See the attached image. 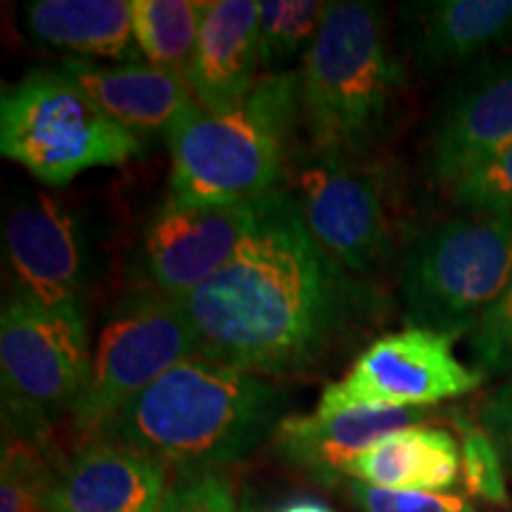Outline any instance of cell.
<instances>
[{
	"instance_id": "obj_1",
	"label": "cell",
	"mask_w": 512,
	"mask_h": 512,
	"mask_svg": "<svg viewBox=\"0 0 512 512\" xmlns=\"http://www.w3.org/2000/svg\"><path fill=\"white\" fill-rule=\"evenodd\" d=\"M183 309L202 356L271 380L325 366L373 323L380 299L325 252L280 188L261 197L245 242Z\"/></svg>"
},
{
	"instance_id": "obj_2",
	"label": "cell",
	"mask_w": 512,
	"mask_h": 512,
	"mask_svg": "<svg viewBox=\"0 0 512 512\" xmlns=\"http://www.w3.org/2000/svg\"><path fill=\"white\" fill-rule=\"evenodd\" d=\"M285 408L283 387L195 354L124 403L95 437L128 444L178 470H219L273 439Z\"/></svg>"
},
{
	"instance_id": "obj_3",
	"label": "cell",
	"mask_w": 512,
	"mask_h": 512,
	"mask_svg": "<svg viewBox=\"0 0 512 512\" xmlns=\"http://www.w3.org/2000/svg\"><path fill=\"white\" fill-rule=\"evenodd\" d=\"M302 124L299 69L261 74L228 112L190 114L169 138L166 200L183 207L249 204L280 190Z\"/></svg>"
},
{
	"instance_id": "obj_4",
	"label": "cell",
	"mask_w": 512,
	"mask_h": 512,
	"mask_svg": "<svg viewBox=\"0 0 512 512\" xmlns=\"http://www.w3.org/2000/svg\"><path fill=\"white\" fill-rule=\"evenodd\" d=\"M306 145L325 155L370 159L389 131L403 69L384 38L382 8L363 0L328 3L302 57Z\"/></svg>"
},
{
	"instance_id": "obj_5",
	"label": "cell",
	"mask_w": 512,
	"mask_h": 512,
	"mask_svg": "<svg viewBox=\"0 0 512 512\" xmlns=\"http://www.w3.org/2000/svg\"><path fill=\"white\" fill-rule=\"evenodd\" d=\"M86 309H46L10 292L0 316L3 434L50 444L76 411L91 363Z\"/></svg>"
},
{
	"instance_id": "obj_6",
	"label": "cell",
	"mask_w": 512,
	"mask_h": 512,
	"mask_svg": "<svg viewBox=\"0 0 512 512\" xmlns=\"http://www.w3.org/2000/svg\"><path fill=\"white\" fill-rule=\"evenodd\" d=\"M0 152L60 188L83 171L138 157L143 138L107 117L60 69H36L3 91Z\"/></svg>"
},
{
	"instance_id": "obj_7",
	"label": "cell",
	"mask_w": 512,
	"mask_h": 512,
	"mask_svg": "<svg viewBox=\"0 0 512 512\" xmlns=\"http://www.w3.org/2000/svg\"><path fill=\"white\" fill-rule=\"evenodd\" d=\"M512 280V214L441 223L408 249L401 297L413 328L458 339L477 328Z\"/></svg>"
},
{
	"instance_id": "obj_8",
	"label": "cell",
	"mask_w": 512,
	"mask_h": 512,
	"mask_svg": "<svg viewBox=\"0 0 512 512\" xmlns=\"http://www.w3.org/2000/svg\"><path fill=\"white\" fill-rule=\"evenodd\" d=\"M200 354L195 328L181 302L152 287L119 297L95 332L86 387L72 415V430L93 439L124 403Z\"/></svg>"
},
{
	"instance_id": "obj_9",
	"label": "cell",
	"mask_w": 512,
	"mask_h": 512,
	"mask_svg": "<svg viewBox=\"0 0 512 512\" xmlns=\"http://www.w3.org/2000/svg\"><path fill=\"white\" fill-rule=\"evenodd\" d=\"M370 162L294 145L283 183L313 238L358 278L392 254L384 181Z\"/></svg>"
},
{
	"instance_id": "obj_10",
	"label": "cell",
	"mask_w": 512,
	"mask_h": 512,
	"mask_svg": "<svg viewBox=\"0 0 512 512\" xmlns=\"http://www.w3.org/2000/svg\"><path fill=\"white\" fill-rule=\"evenodd\" d=\"M453 342L456 339L413 325L377 337L351 361L342 380L323 389L316 413L430 408L475 392L484 375L458 361Z\"/></svg>"
},
{
	"instance_id": "obj_11",
	"label": "cell",
	"mask_w": 512,
	"mask_h": 512,
	"mask_svg": "<svg viewBox=\"0 0 512 512\" xmlns=\"http://www.w3.org/2000/svg\"><path fill=\"white\" fill-rule=\"evenodd\" d=\"M12 290L46 309H86L91 238L67 202L29 192L12 204L3 228Z\"/></svg>"
},
{
	"instance_id": "obj_12",
	"label": "cell",
	"mask_w": 512,
	"mask_h": 512,
	"mask_svg": "<svg viewBox=\"0 0 512 512\" xmlns=\"http://www.w3.org/2000/svg\"><path fill=\"white\" fill-rule=\"evenodd\" d=\"M259 216V200L230 207L159 204L143 233L145 285L185 302L233 259Z\"/></svg>"
},
{
	"instance_id": "obj_13",
	"label": "cell",
	"mask_w": 512,
	"mask_h": 512,
	"mask_svg": "<svg viewBox=\"0 0 512 512\" xmlns=\"http://www.w3.org/2000/svg\"><path fill=\"white\" fill-rule=\"evenodd\" d=\"M510 145L512 60L482 62L441 105L432 131L430 169L437 181L453 188Z\"/></svg>"
},
{
	"instance_id": "obj_14",
	"label": "cell",
	"mask_w": 512,
	"mask_h": 512,
	"mask_svg": "<svg viewBox=\"0 0 512 512\" xmlns=\"http://www.w3.org/2000/svg\"><path fill=\"white\" fill-rule=\"evenodd\" d=\"M169 484L162 460L95 437L62 458L48 512H157Z\"/></svg>"
},
{
	"instance_id": "obj_15",
	"label": "cell",
	"mask_w": 512,
	"mask_h": 512,
	"mask_svg": "<svg viewBox=\"0 0 512 512\" xmlns=\"http://www.w3.org/2000/svg\"><path fill=\"white\" fill-rule=\"evenodd\" d=\"M107 117L136 136H166L200 110L185 74L140 62H95L67 57L60 64Z\"/></svg>"
},
{
	"instance_id": "obj_16",
	"label": "cell",
	"mask_w": 512,
	"mask_h": 512,
	"mask_svg": "<svg viewBox=\"0 0 512 512\" xmlns=\"http://www.w3.org/2000/svg\"><path fill=\"white\" fill-rule=\"evenodd\" d=\"M427 408H351L339 413L287 415L273 434L278 456L297 470L335 486L344 479V467L389 434L422 425Z\"/></svg>"
},
{
	"instance_id": "obj_17",
	"label": "cell",
	"mask_w": 512,
	"mask_h": 512,
	"mask_svg": "<svg viewBox=\"0 0 512 512\" xmlns=\"http://www.w3.org/2000/svg\"><path fill=\"white\" fill-rule=\"evenodd\" d=\"M259 3H207L185 79L204 112H228L259 81Z\"/></svg>"
},
{
	"instance_id": "obj_18",
	"label": "cell",
	"mask_w": 512,
	"mask_h": 512,
	"mask_svg": "<svg viewBox=\"0 0 512 512\" xmlns=\"http://www.w3.org/2000/svg\"><path fill=\"white\" fill-rule=\"evenodd\" d=\"M401 41L422 72L463 64L512 38V0H427L401 8Z\"/></svg>"
},
{
	"instance_id": "obj_19",
	"label": "cell",
	"mask_w": 512,
	"mask_h": 512,
	"mask_svg": "<svg viewBox=\"0 0 512 512\" xmlns=\"http://www.w3.org/2000/svg\"><path fill=\"white\" fill-rule=\"evenodd\" d=\"M463 460L451 432L415 425L394 432L344 467V479L399 491L448 494L458 484Z\"/></svg>"
},
{
	"instance_id": "obj_20",
	"label": "cell",
	"mask_w": 512,
	"mask_h": 512,
	"mask_svg": "<svg viewBox=\"0 0 512 512\" xmlns=\"http://www.w3.org/2000/svg\"><path fill=\"white\" fill-rule=\"evenodd\" d=\"M27 31L83 60L140 62L128 0H36L24 8Z\"/></svg>"
},
{
	"instance_id": "obj_21",
	"label": "cell",
	"mask_w": 512,
	"mask_h": 512,
	"mask_svg": "<svg viewBox=\"0 0 512 512\" xmlns=\"http://www.w3.org/2000/svg\"><path fill=\"white\" fill-rule=\"evenodd\" d=\"M133 36L147 64L185 74L195 53L207 3L133 0Z\"/></svg>"
},
{
	"instance_id": "obj_22",
	"label": "cell",
	"mask_w": 512,
	"mask_h": 512,
	"mask_svg": "<svg viewBox=\"0 0 512 512\" xmlns=\"http://www.w3.org/2000/svg\"><path fill=\"white\" fill-rule=\"evenodd\" d=\"M328 3L318 0H264L259 3V55L264 74L292 72L294 57L306 55L318 34Z\"/></svg>"
},
{
	"instance_id": "obj_23",
	"label": "cell",
	"mask_w": 512,
	"mask_h": 512,
	"mask_svg": "<svg viewBox=\"0 0 512 512\" xmlns=\"http://www.w3.org/2000/svg\"><path fill=\"white\" fill-rule=\"evenodd\" d=\"M60 463L50 444L3 434L0 512H48Z\"/></svg>"
},
{
	"instance_id": "obj_24",
	"label": "cell",
	"mask_w": 512,
	"mask_h": 512,
	"mask_svg": "<svg viewBox=\"0 0 512 512\" xmlns=\"http://www.w3.org/2000/svg\"><path fill=\"white\" fill-rule=\"evenodd\" d=\"M460 434V460H463L465 489L479 501L491 505H508L510 494L505 484L503 453L496 441L482 427L458 418Z\"/></svg>"
},
{
	"instance_id": "obj_25",
	"label": "cell",
	"mask_w": 512,
	"mask_h": 512,
	"mask_svg": "<svg viewBox=\"0 0 512 512\" xmlns=\"http://www.w3.org/2000/svg\"><path fill=\"white\" fill-rule=\"evenodd\" d=\"M453 200L475 214H512V145L460 178Z\"/></svg>"
},
{
	"instance_id": "obj_26",
	"label": "cell",
	"mask_w": 512,
	"mask_h": 512,
	"mask_svg": "<svg viewBox=\"0 0 512 512\" xmlns=\"http://www.w3.org/2000/svg\"><path fill=\"white\" fill-rule=\"evenodd\" d=\"M157 512H240V503L219 470H178Z\"/></svg>"
},
{
	"instance_id": "obj_27",
	"label": "cell",
	"mask_w": 512,
	"mask_h": 512,
	"mask_svg": "<svg viewBox=\"0 0 512 512\" xmlns=\"http://www.w3.org/2000/svg\"><path fill=\"white\" fill-rule=\"evenodd\" d=\"M470 351L482 375L512 377V280L470 332Z\"/></svg>"
},
{
	"instance_id": "obj_28",
	"label": "cell",
	"mask_w": 512,
	"mask_h": 512,
	"mask_svg": "<svg viewBox=\"0 0 512 512\" xmlns=\"http://www.w3.org/2000/svg\"><path fill=\"white\" fill-rule=\"evenodd\" d=\"M347 494L361 512H477L458 494L399 491L347 479Z\"/></svg>"
},
{
	"instance_id": "obj_29",
	"label": "cell",
	"mask_w": 512,
	"mask_h": 512,
	"mask_svg": "<svg viewBox=\"0 0 512 512\" xmlns=\"http://www.w3.org/2000/svg\"><path fill=\"white\" fill-rule=\"evenodd\" d=\"M479 427L496 441L503 458L512 465V377L494 394L486 396L479 408Z\"/></svg>"
},
{
	"instance_id": "obj_30",
	"label": "cell",
	"mask_w": 512,
	"mask_h": 512,
	"mask_svg": "<svg viewBox=\"0 0 512 512\" xmlns=\"http://www.w3.org/2000/svg\"><path fill=\"white\" fill-rule=\"evenodd\" d=\"M273 512H335L328 503L318 501V498H309V496H299V498H290V501L280 503Z\"/></svg>"
},
{
	"instance_id": "obj_31",
	"label": "cell",
	"mask_w": 512,
	"mask_h": 512,
	"mask_svg": "<svg viewBox=\"0 0 512 512\" xmlns=\"http://www.w3.org/2000/svg\"><path fill=\"white\" fill-rule=\"evenodd\" d=\"M240 512H268L252 494H245L240 501Z\"/></svg>"
}]
</instances>
